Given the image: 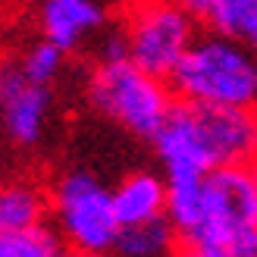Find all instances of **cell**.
I'll return each instance as SVG.
<instances>
[{
  "instance_id": "1",
  "label": "cell",
  "mask_w": 257,
  "mask_h": 257,
  "mask_svg": "<svg viewBox=\"0 0 257 257\" xmlns=\"http://www.w3.org/2000/svg\"><path fill=\"white\" fill-rule=\"evenodd\" d=\"M166 179L204 176L216 166L257 160V107L173 100L154 135Z\"/></svg>"
},
{
  "instance_id": "2",
  "label": "cell",
  "mask_w": 257,
  "mask_h": 257,
  "mask_svg": "<svg viewBox=\"0 0 257 257\" xmlns=\"http://www.w3.org/2000/svg\"><path fill=\"white\" fill-rule=\"evenodd\" d=\"M176 248L195 257H257V170L232 163L201 179V210Z\"/></svg>"
},
{
  "instance_id": "3",
  "label": "cell",
  "mask_w": 257,
  "mask_h": 257,
  "mask_svg": "<svg viewBox=\"0 0 257 257\" xmlns=\"http://www.w3.org/2000/svg\"><path fill=\"white\" fill-rule=\"evenodd\" d=\"M166 82L179 100L257 107V54L229 35H195Z\"/></svg>"
},
{
  "instance_id": "4",
  "label": "cell",
  "mask_w": 257,
  "mask_h": 257,
  "mask_svg": "<svg viewBox=\"0 0 257 257\" xmlns=\"http://www.w3.org/2000/svg\"><path fill=\"white\" fill-rule=\"evenodd\" d=\"M88 100L97 113L119 122L138 138L154 141L173 107L166 79L138 69L132 60H97L88 75Z\"/></svg>"
},
{
  "instance_id": "5",
  "label": "cell",
  "mask_w": 257,
  "mask_h": 257,
  "mask_svg": "<svg viewBox=\"0 0 257 257\" xmlns=\"http://www.w3.org/2000/svg\"><path fill=\"white\" fill-rule=\"evenodd\" d=\"M54 213L63 241L82 254H104L119 235L113 191L85 170H75L60 179L54 191Z\"/></svg>"
},
{
  "instance_id": "6",
  "label": "cell",
  "mask_w": 257,
  "mask_h": 257,
  "mask_svg": "<svg viewBox=\"0 0 257 257\" xmlns=\"http://www.w3.org/2000/svg\"><path fill=\"white\" fill-rule=\"evenodd\" d=\"M195 41V16L179 0H138L125 29L128 60L157 79H170L185 47Z\"/></svg>"
},
{
  "instance_id": "7",
  "label": "cell",
  "mask_w": 257,
  "mask_h": 257,
  "mask_svg": "<svg viewBox=\"0 0 257 257\" xmlns=\"http://www.w3.org/2000/svg\"><path fill=\"white\" fill-rule=\"evenodd\" d=\"M50 110L47 85H35L25 79L19 60L0 63V119L7 135L16 145H35L44 132V119Z\"/></svg>"
},
{
  "instance_id": "8",
  "label": "cell",
  "mask_w": 257,
  "mask_h": 257,
  "mask_svg": "<svg viewBox=\"0 0 257 257\" xmlns=\"http://www.w3.org/2000/svg\"><path fill=\"white\" fill-rule=\"evenodd\" d=\"M104 25V10L97 0H44L41 29L44 41L57 44L63 54L75 50Z\"/></svg>"
},
{
  "instance_id": "9",
  "label": "cell",
  "mask_w": 257,
  "mask_h": 257,
  "mask_svg": "<svg viewBox=\"0 0 257 257\" xmlns=\"http://www.w3.org/2000/svg\"><path fill=\"white\" fill-rule=\"evenodd\" d=\"M113 210L119 226L145 223L166 213V179L154 173H132L113 188Z\"/></svg>"
},
{
  "instance_id": "10",
  "label": "cell",
  "mask_w": 257,
  "mask_h": 257,
  "mask_svg": "<svg viewBox=\"0 0 257 257\" xmlns=\"http://www.w3.org/2000/svg\"><path fill=\"white\" fill-rule=\"evenodd\" d=\"M122 257H163L176 251V229L170 223V216L160 213L154 220L119 226V235L113 241Z\"/></svg>"
},
{
  "instance_id": "11",
  "label": "cell",
  "mask_w": 257,
  "mask_h": 257,
  "mask_svg": "<svg viewBox=\"0 0 257 257\" xmlns=\"http://www.w3.org/2000/svg\"><path fill=\"white\" fill-rule=\"evenodd\" d=\"M47 204L41 191L22 182L0 185V232H13V229H25L44 220Z\"/></svg>"
},
{
  "instance_id": "12",
  "label": "cell",
  "mask_w": 257,
  "mask_h": 257,
  "mask_svg": "<svg viewBox=\"0 0 257 257\" xmlns=\"http://www.w3.org/2000/svg\"><path fill=\"white\" fill-rule=\"evenodd\" d=\"M66 241L50 226L35 223L13 232H0V257H60Z\"/></svg>"
},
{
  "instance_id": "13",
  "label": "cell",
  "mask_w": 257,
  "mask_h": 257,
  "mask_svg": "<svg viewBox=\"0 0 257 257\" xmlns=\"http://www.w3.org/2000/svg\"><path fill=\"white\" fill-rule=\"evenodd\" d=\"M257 0H210L207 10H204V22L207 29L216 35H229V38H238L241 41V32H245V22L251 16Z\"/></svg>"
},
{
  "instance_id": "14",
  "label": "cell",
  "mask_w": 257,
  "mask_h": 257,
  "mask_svg": "<svg viewBox=\"0 0 257 257\" xmlns=\"http://www.w3.org/2000/svg\"><path fill=\"white\" fill-rule=\"evenodd\" d=\"M19 66L25 72V79L35 82V85H50L57 79V72L63 66V50L57 44H50V41H41V44H35L29 54H25L19 60Z\"/></svg>"
},
{
  "instance_id": "15",
  "label": "cell",
  "mask_w": 257,
  "mask_h": 257,
  "mask_svg": "<svg viewBox=\"0 0 257 257\" xmlns=\"http://www.w3.org/2000/svg\"><path fill=\"white\" fill-rule=\"evenodd\" d=\"M125 57H128L125 32H110L100 44V60H125Z\"/></svg>"
},
{
  "instance_id": "16",
  "label": "cell",
  "mask_w": 257,
  "mask_h": 257,
  "mask_svg": "<svg viewBox=\"0 0 257 257\" xmlns=\"http://www.w3.org/2000/svg\"><path fill=\"white\" fill-rule=\"evenodd\" d=\"M241 41H245L254 54H257V4H254V10H251V16H248V22H245V32H241Z\"/></svg>"
},
{
  "instance_id": "17",
  "label": "cell",
  "mask_w": 257,
  "mask_h": 257,
  "mask_svg": "<svg viewBox=\"0 0 257 257\" xmlns=\"http://www.w3.org/2000/svg\"><path fill=\"white\" fill-rule=\"evenodd\" d=\"M179 4H182V7H185V10H188V13H191V16H195V19H201L210 0H179Z\"/></svg>"
},
{
  "instance_id": "18",
  "label": "cell",
  "mask_w": 257,
  "mask_h": 257,
  "mask_svg": "<svg viewBox=\"0 0 257 257\" xmlns=\"http://www.w3.org/2000/svg\"><path fill=\"white\" fill-rule=\"evenodd\" d=\"M254 170H257V160H254Z\"/></svg>"
}]
</instances>
